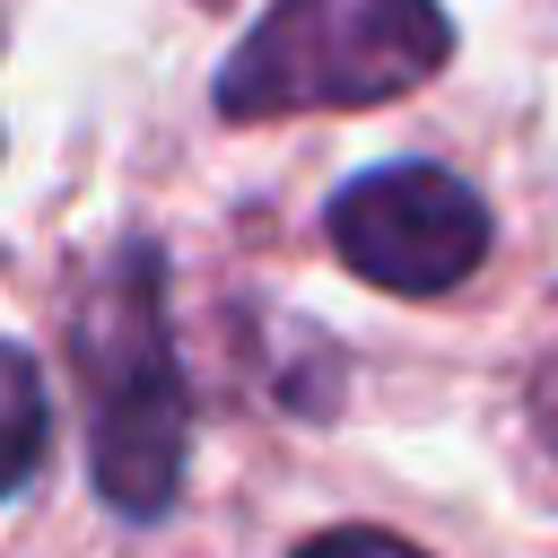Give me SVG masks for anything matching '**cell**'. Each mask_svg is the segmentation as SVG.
<instances>
[{
	"label": "cell",
	"instance_id": "5",
	"mask_svg": "<svg viewBox=\"0 0 558 558\" xmlns=\"http://www.w3.org/2000/svg\"><path fill=\"white\" fill-rule=\"evenodd\" d=\"M296 558H418V549L392 541V532H314Z\"/></svg>",
	"mask_w": 558,
	"mask_h": 558
},
{
	"label": "cell",
	"instance_id": "4",
	"mask_svg": "<svg viewBox=\"0 0 558 558\" xmlns=\"http://www.w3.org/2000/svg\"><path fill=\"white\" fill-rule=\"evenodd\" d=\"M44 445H52L44 375H35V357H26L17 340H0V497H17V488L35 480Z\"/></svg>",
	"mask_w": 558,
	"mask_h": 558
},
{
	"label": "cell",
	"instance_id": "2",
	"mask_svg": "<svg viewBox=\"0 0 558 558\" xmlns=\"http://www.w3.org/2000/svg\"><path fill=\"white\" fill-rule=\"evenodd\" d=\"M453 26L436 0H279L218 70V113H314L384 105L445 70Z\"/></svg>",
	"mask_w": 558,
	"mask_h": 558
},
{
	"label": "cell",
	"instance_id": "6",
	"mask_svg": "<svg viewBox=\"0 0 558 558\" xmlns=\"http://www.w3.org/2000/svg\"><path fill=\"white\" fill-rule=\"evenodd\" d=\"M541 436H549V445H558V366H549V375H541Z\"/></svg>",
	"mask_w": 558,
	"mask_h": 558
},
{
	"label": "cell",
	"instance_id": "1",
	"mask_svg": "<svg viewBox=\"0 0 558 558\" xmlns=\"http://www.w3.org/2000/svg\"><path fill=\"white\" fill-rule=\"evenodd\" d=\"M78 384L96 401V488L113 514L148 523L174 506L183 480V375H174V340H166V305H157V253L122 244L87 305H78Z\"/></svg>",
	"mask_w": 558,
	"mask_h": 558
},
{
	"label": "cell",
	"instance_id": "3",
	"mask_svg": "<svg viewBox=\"0 0 558 558\" xmlns=\"http://www.w3.org/2000/svg\"><path fill=\"white\" fill-rule=\"evenodd\" d=\"M331 253L392 288V296H445L488 262V209L462 174L445 166H375L357 183H340L331 201Z\"/></svg>",
	"mask_w": 558,
	"mask_h": 558
}]
</instances>
